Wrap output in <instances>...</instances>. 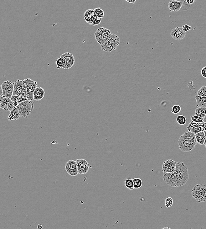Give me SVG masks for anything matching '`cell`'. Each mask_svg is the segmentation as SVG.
Instances as JSON below:
<instances>
[{"instance_id":"6da1fadb","label":"cell","mask_w":206,"mask_h":229,"mask_svg":"<svg viewBox=\"0 0 206 229\" xmlns=\"http://www.w3.org/2000/svg\"><path fill=\"white\" fill-rule=\"evenodd\" d=\"M189 175H183L178 173L172 172L163 174V180L169 186L174 187H178L184 186L187 183Z\"/></svg>"},{"instance_id":"7a4b0ae2","label":"cell","mask_w":206,"mask_h":229,"mask_svg":"<svg viewBox=\"0 0 206 229\" xmlns=\"http://www.w3.org/2000/svg\"><path fill=\"white\" fill-rule=\"evenodd\" d=\"M120 44V38L116 35L112 34L109 39L103 44L101 45V49L105 52H111L116 50Z\"/></svg>"},{"instance_id":"3957f363","label":"cell","mask_w":206,"mask_h":229,"mask_svg":"<svg viewBox=\"0 0 206 229\" xmlns=\"http://www.w3.org/2000/svg\"><path fill=\"white\" fill-rule=\"evenodd\" d=\"M192 195L198 202L206 201V185H196L192 190Z\"/></svg>"},{"instance_id":"277c9868","label":"cell","mask_w":206,"mask_h":229,"mask_svg":"<svg viewBox=\"0 0 206 229\" xmlns=\"http://www.w3.org/2000/svg\"><path fill=\"white\" fill-rule=\"evenodd\" d=\"M17 108L20 113L21 117L27 118L33 111V103L32 101H23L19 104Z\"/></svg>"},{"instance_id":"5b68a950","label":"cell","mask_w":206,"mask_h":229,"mask_svg":"<svg viewBox=\"0 0 206 229\" xmlns=\"http://www.w3.org/2000/svg\"><path fill=\"white\" fill-rule=\"evenodd\" d=\"M13 95L22 97L29 100L28 94H27V87H26L24 80L18 79L14 83Z\"/></svg>"},{"instance_id":"8992f818","label":"cell","mask_w":206,"mask_h":229,"mask_svg":"<svg viewBox=\"0 0 206 229\" xmlns=\"http://www.w3.org/2000/svg\"><path fill=\"white\" fill-rule=\"evenodd\" d=\"M112 34L111 30L102 27L96 30L95 33V36L97 42L102 45L109 39Z\"/></svg>"},{"instance_id":"52a82bcc","label":"cell","mask_w":206,"mask_h":229,"mask_svg":"<svg viewBox=\"0 0 206 229\" xmlns=\"http://www.w3.org/2000/svg\"><path fill=\"white\" fill-rule=\"evenodd\" d=\"M84 19L86 22L93 26L97 25L100 24L101 19L98 18L95 15L94 10L88 9L84 13Z\"/></svg>"},{"instance_id":"ba28073f","label":"cell","mask_w":206,"mask_h":229,"mask_svg":"<svg viewBox=\"0 0 206 229\" xmlns=\"http://www.w3.org/2000/svg\"><path fill=\"white\" fill-rule=\"evenodd\" d=\"M26 87H27V94L29 101H32L33 100V94L36 89L38 87L37 82L28 78L24 80Z\"/></svg>"},{"instance_id":"9c48e42d","label":"cell","mask_w":206,"mask_h":229,"mask_svg":"<svg viewBox=\"0 0 206 229\" xmlns=\"http://www.w3.org/2000/svg\"><path fill=\"white\" fill-rule=\"evenodd\" d=\"M1 85L3 89L4 97L8 99H11L13 93L14 83L8 80L3 82Z\"/></svg>"},{"instance_id":"30bf717a","label":"cell","mask_w":206,"mask_h":229,"mask_svg":"<svg viewBox=\"0 0 206 229\" xmlns=\"http://www.w3.org/2000/svg\"><path fill=\"white\" fill-rule=\"evenodd\" d=\"M178 145L181 151L184 152H188L194 149L197 145V142L187 141L180 137L178 142Z\"/></svg>"},{"instance_id":"8fae6325","label":"cell","mask_w":206,"mask_h":229,"mask_svg":"<svg viewBox=\"0 0 206 229\" xmlns=\"http://www.w3.org/2000/svg\"><path fill=\"white\" fill-rule=\"evenodd\" d=\"M65 169L66 172L71 176H76L79 174L76 161L70 160L66 163Z\"/></svg>"},{"instance_id":"7c38bea8","label":"cell","mask_w":206,"mask_h":229,"mask_svg":"<svg viewBox=\"0 0 206 229\" xmlns=\"http://www.w3.org/2000/svg\"><path fill=\"white\" fill-rule=\"evenodd\" d=\"M78 173L80 174H85L89 171V164L85 159H79L76 160Z\"/></svg>"},{"instance_id":"4fadbf2b","label":"cell","mask_w":206,"mask_h":229,"mask_svg":"<svg viewBox=\"0 0 206 229\" xmlns=\"http://www.w3.org/2000/svg\"><path fill=\"white\" fill-rule=\"evenodd\" d=\"M176 164L177 162L171 159L164 161L162 166V172L163 174L174 172L176 168Z\"/></svg>"},{"instance_id":"5bb4252c","label":"cell","mask_w":206,"mask_h":229,"mask_svg":"<svg viewBox=\"0 0 206 229\" xmlns=\"http://www.w3.org/2000/svg\"><path fill=\"white\" fill-rule=\"evenodd\" d=\"M186 33L183 28L177 27L172 30L171 32V35L173 39L178 41L183 40L186 36Z\"/></svg>"},{"instance_id":"9a60e30c","label":"cell","mask_w":206,"mask_h":229,"mask_svg":"<svg viewBox=\"0 0 206 229\" xmlns=\"http://www.w3.org/2000/svg\"><path fill=\"white\" fill-rule=\"evenodd\" d=\"M203 123H197L191 121L187 125V128L188 131L194 134H198L200 132L203 131Z\"/></svg>"},{"instance_id":"2e32d148","label":"cell","mask_w":206,"mask_h":229,"mask_svg":"<svg viewBox=\"0 0 206 229\" xmlns=\"http://www.w3.org/2000/svg\"><path fill=\"white\" fill-rule=\"evenodd\" d=\"M61 57L64 58L66 60V64L64 69H68L71 68L75 63V59L74 55L72 53L67 52L61 56Z\"/></svg>"},{"instance_id":"e0dca14e","label":"cell","mask_w":206,"mask_h":229,"mask_svg":"<svg viewBox=\"0 0 206 229\" xmlns=\"http://www.w3.org/2000/svg\"><path fill=\"white\" fill-rule=\"evenodd\" d=\"M174 172L183 175H189L188 168L184 163L182 162H177L176 168Z\"/></svg>"},{"instance_id":"ac0fdd59","label":"cell","mask_w":206,"mask_h":229,"mask_svg":"<svg viewBox=\"0 0 206 229\" xmlns=\"http://www.w3.org/2000/svg\"><path fill=\"white\" fill-rule=\"evenodd\" d=\"M183 5V2L172 0L169 3L168 8L171 11L178 12L181 9Z\"/></svg>"},{"instance_id":"d6986e66","label":"cell","mask_w":206,"mask_h":229,"mask_svg":"<svg viewBox=\"0 0 206 229\" xmlns=\"http://www.w3.org/2000/svg\"><path fill=\"white\" fill-rule=\"evenodd\" d=\"M45 94V91L42 87H38L33 94V100L37 101H40L43 99Z\"/></svg>"},{"instance_id":"ffe728a7","label":"cell","mask_w":206,"mask_h":229,"mask_svg":"<svg viewBox=\"0 0 206 229\" xmlns=\"http://www.w3.org/2000/svg\"><path fill=\"white\" fill-rule=\"evenodd\" d=\"M180 138L187 141L191 142H197L196 141V136L193 133L190 132H186L180 136Z\"/></svg>"},{"instance_id":"44dd1931","label":"cell","mask_w":206,"mask_h":229,"mask_svg":"<svg viewBox=\"0 0 206 229\" xmlns=\"http://www.w3.org/2000/svg\"><path fill=\"white\" fill-rule=\"evenodd\" d=\"M20 117H21L20 113H19L18 109L17 107H15L14 109L10 112V114L8 115V119L9 121L12 120H18Z\"/></svg>"},{"instance_id":"7402d4cb","label":"cell","mask_w":206,"mask_h":229,"mask_svg":"<svg viewBox=\"0 0 206 229\" xmlns=\"http://www.w3.org/2000/svg\"><path fill=\"white\" fill-rule=\"evenodd\" d=\"M11 101H13L14 104V106L17 107L18 104L23 101H29L28 99L23 98L22 97L18 96L13 95L11 99Z\"/></svg>"},{"instance_id":"603a6c76","label":"cell","mask_w":206,"mask_h":229,"mask_svg":"<svg viewBox=\"0 0 206 229\" xmlns=\"http://www.w3.org/2000/svg\"><path fill=\"white\" fill-rule=\"evenodd\" d=\"M195 98L197 101L196 107H206V98L199 96L197 95L195 96Z\"/></svg>"},{"instance_id":"cb8c5ba5","label":"cell","mask_w":206,"mask_h":229,"mask_svg":"<svg viewBox=\"0 0 206 229\" xmlns=\"http://www.w3.org/2000/svg\"><path fill=\"white\" fill-rule=\"evenodd\" d=\"M196 136V141L197 143L200 145L204 144L205 142V136L204 131L200 132L195 135Z\"/></svg>"},{"instance_id":"d4e9b609","label":"cell","mask_w":206,"mask_h":229,"mask_svg":"<svg viewBox=\"0 0 206 229\" xmlns=\"http://www.w3.org/2000/svg\"><path fill=\"white\" fill-rule=\"evenodd\" d=\"M195 115L204 118L206 115V107H199L196 109Z\"/></svg>"},{"instance_id":"484cf974","label":"cell","mask_w":206,"mask_h":229,"mask_svg":"<svg viewBox=\"0 0 206 229\" xmlns=\"http://www.w3.org/2000/svg\"><path fill=\"white\" fill-rule=\"evenodd\" d=\"M55 63H56L57 68L58 69L61 68L64 69L65 65H66V60H65L64 58L61 57L60 56V57L59 58L56 60Z\"/></svg>"},{"instance_id":"4316f807","label":"cell","mask_w":206,"mask_h":229,"mask_svg":"<svg viewBox=\"0 0 206 229\" xmlns=\"http://www.w3.org/2000/svg\"><path fill=\"white\" fill-rule=\"evenodd\" d=\"M10 99H7V98L4 97L2 101H0V108L3 109L4 110H8V104L9 102Z\"/></svg>"},{"instance_id":"83f0119b","label":"cell","mask_w":206,"mask_h":229,"mask_svg":"<svg viewBox=\"0 0 206 229\" xmlns=\"http://www.w3.org/2000/svg\"><path fill=\"white\" fill-rule=\"evenodd\" d=\"M133 181L134 189H138L142 186L143 183L141 179L136 178L133 179Z\"/></svg>"},{"instance_id":"f1b7e54d","label":"cell","mask_w":206,"mask_h":229,"mask_svg":"<svg viewBox=\"0 0 206 229\" xmlns=\"http://www.w3.org/2000/svg\"><path fill=\"white\" fill-rule=\"evenodd\" d=\"M176 120L177 123L179 125H182V126L185 125L186 124V122H187L186 117L184 115H182V114H180L177 117Z\"/></svg>"},{"instance_id":"f546056e","label":"cell","mask_w":206,"mask_h":229,"mask_svg":"<svg viewBox=\"0 0 206 229\" xmlns=\"http://www.w3.org/2000/svg\"><path fill=\"white\" fill-rule=\"evenodd\" d=\"M125 185L126 187L130 190H133L134 189L133 181L132 179L127 178L125 180Z\"/></svg>"},{"instance_id":"4dcf8cb0","label":"cell","mask_w":206,"mask_h":229,"mask_svg":"<svg viewBox=\"0 0 206 229\" xmlns=\"http://www.w3.org/2000/svg\"><path fill=\"white\" fill-rule=\"evenodd\" d=\"M95 15L97 16L98 18L102 19L103 18L104 16V12L103 10L100 8H97L94 10Z\"/></svg>"},{"instance_id":"1f68e13d","label":"cell","mask_w":206,"mask_h":229,"mask_svg":"<svg viewBox=\"0 0 206 229\" xmlns=\"http://www.w3.org/2000/svg\"><path fill=\"white\" fill-rule=\"evenodd\" d=\"M197 95L206 98V86H203L197 91Z\"/></svg>"},{"instance_id":"d6a6232c","label":"cell","mask_w":206,"mask_h":229,"mask_svg":"<svg viewBox=\"0 0 206 229\" xmlns=\"http://www.w3.org/2000/svg\"><path fill=\"white\" fill-rule=\"evenodd\" d=\"M192 121L195 122L197 123H203V118L197 115H194L191 116Z\"/></svg>"},{"instance_id":"836d02e7","label":"cell","mask_w":206,"mask_h":229,"mask_svg":"<svg viewBox=\"0 0 206 229\" xmlns=\"http://www.w3.org/2000/svg\"><path fill=\"white\" fill-rule=\"evenodd\" d=\"M181 110V108L178 105H174L172 108V112L174 114H177Z\"/></svg>"},{"instance_id":"e575fe53","label":"cell","mask_w":206,"mask_h":229,"mask_svg":"<svg viewBox=\"0 0 206 229\" xmlns=\"http://www.w3.org/2000/svg\"><path fill=\"white\" fill-rule=\"evenodd\" d=\"M173 204V200L171 197H167L165 200V204L166 208L171 207Z\"/></svg>"},{"instance_id":"d590c367","label":"cell","mask_w":206,"mask_h":229,"mask_svg":"<svg viewBox=\"0 0 206 229\" xmlns=\"http://www.w3.org/2000/svg\"><path fill=\"white\" fill-rule=\"evenodd\" d=\"M14 107H15V106H14L13 103L11 101V100L10 99L9 102H8V111L10 112V111H11L14 109Z\"/></svg>"},{"instance_id":"8d00e7d4","label":"cell","mask_w":206,"mask_h":229,"mask_svg":"<svg viewBox=\"0 0 206 229\" xmlns=\"http://www.w3.org/2000/svg\"><path fill=\"white\" fill-rule=\"evenodd\" d=\"M183 28V30H184V31H185V32H187V31H188V30H189L192 29V28L191 26L188 25L186 24L184 25V26H183V28Z\"/></svg>"},{"instance_id":"74e56055","label":"cell","mask_w":206,"mask_h":229,"mask_svg":"<svg viewBox=\"0 0 206 229\" xmlns=\"http://www.w3.org/2000/svg\"><path fill=\"white\" fill-rule=\"evenodd\" d=\"M202 76L206 78V66L203 67L201 70Z\"/></svg>"},{"instance_id":"f35d334b","label":"cell","mask_w":206,"mask_h":229,"mask_svg":"<svg viewBox=\"0 0 206 229\" xmlns=\"http://www.w3.org/2000/svg\"><path fill=\"white\" fill-rule=\"evenodd\" d=\"M203 131H206V122H203Z\"/></svg>"},{"instance_id":"ab89813d","label":"cell","mask_w":206,"mask_h":229,"mask_svg":"<svg viewBox=\"0 0 206 229\" xmlns=\"http://www.w3.org/2000/svg\"><path fill=\"white\" fill-rule=\"evenodd\" d=\"M126 2H128L130 3H132V4H135L136 2V0L133 1V0H131V1H129V0H126Z\"/></svg>"},{"instance_id":"60d3db41","label":"cell","mask_w":206,"mask_h":229,"mask_svg":"<svg viewBox=\"0 0 206 229\" xmlns=\"http://www.w3.org/2000/svg\"><path fill=\"white\" fill-rule=\"evenodd\" d=\"M43 228V225L41 224H39V225L38 226V229H42Z\"/></svg>"},{"instance_id":"b9f144b4","label":"cell","mask_w":206,"mask_h":229,"mask_svg":"<svg viewBox=\"0 0 206 229\" xmlns=\"http://www.w3.org/2000/svg\"><path fill=\"white\" fill-rule=\"evenodd\" d=\"M161 229H172L170 228L169 227H166L163 228H162Z\"/></svg>"},{"instance_id":"7bdbcfd3","label":"cell","mask_w":206,"mask_h":229,"mask_svg":"<svg viewBox=\"0 0 206 229\" xmlns=\"http://www.w3.org/2000/svg\"><path fill=\"white\" fill-rule=\"evenodd\" d=\"M203 122H206V115L205 117L203 119Z\"/></svg>"},{"instance_id":"ee69618b","label":"cell","mask_w":206,"mask_h":229,"mask_svg":"<svg viewBox=\"0 0 206 229\" xmlns=\"http://www.w3.org/2000/svg\"><path fill=\"white\" fill-rule=\"evenodd\" d=\"M204 132L205 136V142H206V131H204Z\"/></svg>"},{"instance_id":"f6af8a7d","label":"cell","mask_w":206,"mask_h":229,"mask_svg":"<svg viewBox=\"0 0 206 229\" xmlns=\"http://www.w3.org/2000/svg\"><path fill=\"white\" fill-rule=\"evenodd\" d=\"M204 145L205 147L206 148V142H205L204 144Z\"/></svg>"}]
</instances>
